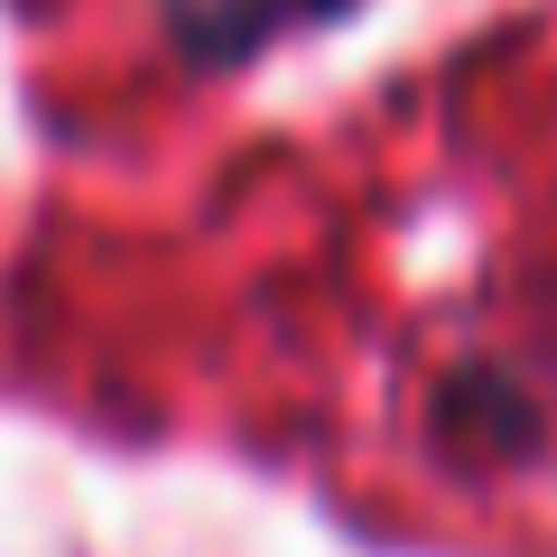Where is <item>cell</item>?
Masks as SVG:
<instances>
[{
  "instance_id": "obj_1",
  "label": "cell",
  "mask_w": 557,
  "mask_h": 557,
  "mask_svg": "<svg viewBox=\"0 0 557 557\" xmlns=\"http://www.w3.org/2000/svg\"><path fill=\"white\" fill-rule=\"evenodd\" d=\"M437 437H446V456H520L539 437V409L502 362H474V372H456L437 391Z\"/></svg>"
},
{
  "instance_id": "obj_2",
  "label": "cell",
  "mask_w": 557,
  "mask_h": 557,
  "mask_svg": "<svg viewBox=\"0 0 557 557\" xmlns=\"http://www.w3.org/2000/svg\"><path fill=\"white\" fill-rule=\"evenodd\" d=\"M354 0H177V47L205 65H242L278 38V28H317L344 20Z\"/></svg>"
}]
</instances>
